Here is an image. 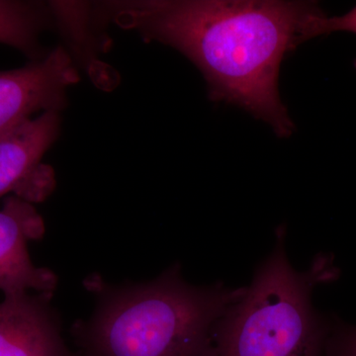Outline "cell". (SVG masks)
<instances>
[{
  "label": "cell",
  "mask_w": 356,
  "mask_h": 356,
  "mask_svg": "<svg viewBox=\"0 0 356 356\" xmlns=\"http://www.w3.org/2000/svg\"><path fill=\"white\" fill-rule=\"evenodd\" d=\"M44 235L43 218L34 206L8 196L0 209V291L4 296L35 290L53 295L58 277L50 269L33 264L27 243Z\"/></svg>",
  "instance_id": "obj_6"
},
{
  "label": "cell",
  "mask_w": 356,
  "mask_h": 356,
  "mask_svg": "<svg viewBox=\"0 0 356 356\" xmlns=\"http://www.w3.org/2000/svg\"><path fill=\"white\" fill-rule=\"evenodd\" d=\"M58 129V111L51 110L0 136V198L13 193L40 203L53 193L55 172L42 159L57 139Z\"/></svg>",
  "instance_id": "obj_4"
},
{
  "label": "cell",
  "mask_w": 356,
  "mask_h": 356,
  "mask_svg": "<svg viewBox=\"0 0 356 356\" xmlns=\"http://www.w3.org/2000/svg\"><path fill=\"white\" fill-rule=\"evenodd\" d=\"M324 356H356V325L332 321Z\"/></svg>",
  "instance_id": "obj_9"
},
{
  "label": "cell",
  "mask_w": 356,
  "mask_h": 356,
  "mask_svg": "<svg viewBox=\"0 0 356 356\" xmlns=\"http://www.w3.org/2000/svg\"><path fill=\"white\" fill-rule=\"evenodd\" d=\"M339 275L325 254L305 271L293 268L278 229L273 252L215 325L212 356H324L332 321L314 308L312 293Z\"/></svg>",
  "instance_id": "obj_3"
},
{
  "label": "cell",
  "mask_w": 356,
  "mask_h": 356,
  "mask_svg": "<svg viewBox=\"0 0 356 356\" xmlns=\"http://www.w3.org/2000/svg\"><path fill=\"white\" fill-rule=\"evenodd\" d=\"M339 31L351 32L356 34V6L343 15L330 17L325 13L318 19L317 25L318 37ZM355 67L356 69V60Z\"/></svg>",
  "instance_id": "obj_10"
},
{
  "label": "cell",
  "mask_w": 356,
  "mask_h": 356,
  "mask_svg": "<svg viewBox=\"0 0 356 356\" xmlns=\"http://www.w3.org/2000/svg\"><path fill=\"white\" fill-rule=\"evenodd\" d=\"M46 20V10L38 2L0 0V44L38 58L39 33Z\"/></svg>",
  "instance_id": "obj_8"
},
{
  "label": "cell",
  "mask_w": 356,
  "mask_h": 356,
  "mask_svg": "<svg viewBox=\"0 0 356 356\" xmlns=\"http://www.w3.org/2000/svg\"><path fill=\"white\" fill-rule=\"evenodd\" d=\"M86 284L97 306L72 336L89 356H212L215 325L245 290L189 284L177 264L149 282Z\"/></svg>",
  "instance_id": "obj_2"
},
{
  "label": "cell",
  "mask_w": 356,
  "mask_h": 356,
  "mask_svg": "<svg viewBox=\"0 0 356 356\" xmlns=\"http://www.w3.org/2000/svg\"><path fill=\"white\" fill-rule=\"evenodd\" d=\"M79 81L69 54L58 47L43 60L0 72V136L39 111L64 107L65 91Z\"/></svg>",
  "instance_id": "obj_5"
},
{
  "label": "cell",
  "mask_w": 356,
  "mask_h": 356,
  "mask_svg": "<svg viewBox=\"0 0 356 356\" xmlns=\"http://www.w3.org/2000/svg\"><path fill=\"white\" fill-rule=\"evenodd\" d=\"M119 27L172 47L202 72L213 102L241 107L280 138L294 124L281 102V64L316 38L317 2L284 0H135L105 4Z\"/></svg>",
  "instance_id": "obj_1"
},
{
  "label": "cell",
  "mask_w": 356,
  "mask_h": 356,
  "mask_svg": "<svg viewBox=\"0 0 356 356\" xmlns=\"http://www.w3.org/2000/svg\"><path fill=\"white\" fill-rule=\"evenodd\" d=\"M53 295L4 296L0 303V356H77L65 343Z\"/></svg>",
  "instance_id": "obj_7"
},
{
  "label": "cell",
  "mask_w": 356,
  "mask_h": 356,
  "mask_svg": "<svg viewBox=\"0 0 356 356\" xmlns=\"http://www.w3.org/2000/svg\"><path fill=\"white\" fill-rule=\"evenodd\" d=\"M77 356H89V355H86V353H79V355H77Z\"/></svg>",
  "instance_id": "obj_11"
}]
</instances>
